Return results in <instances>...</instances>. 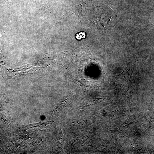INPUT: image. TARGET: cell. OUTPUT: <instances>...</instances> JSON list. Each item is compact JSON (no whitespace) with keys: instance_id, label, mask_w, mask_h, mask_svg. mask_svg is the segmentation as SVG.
Returning a JSON list of instances; mask_svg holds the SVG:
<instances>
[{"instance_id":"obj_1","label":"cell","mask_w":154,"mask_h":154,"mask_svg":"<svg viewBox=\"0 0 154 154\" xmlns=\"http://www.w3.org/2000/svg\"><path fill=\"white\" fill-rule=\"evenodd\" d=\"M76 38L78 40H80L85 38L86 37L85 33L84 32L77 33L75 36Z\"/></svg>"}]
</instances>
